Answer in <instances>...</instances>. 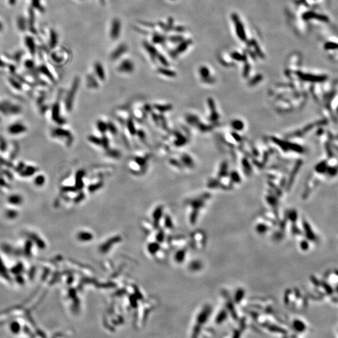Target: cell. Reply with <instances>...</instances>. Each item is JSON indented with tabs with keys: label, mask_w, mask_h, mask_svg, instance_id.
<instances>
[{
	"label": "cell",
	"mask_w": 338,
	"mask_h": 338,
	"mask_svg": "<svg viewBox=\"0 0 338 338\" xmlns=\"http://www.w3.org/2000/svg\"><path fill=\"white\" fill-rule=\"evenodd\" d=\"M94 69L95 71H96V74L99 78L101 79H104L105 73L102 65L100 62H96L94 65Z\"/></svg>",
	"instance_id": "cell-6"
},
{
	"label": "cell",
	"mask_w": 338,
	"mask_h": 338,
	"mask_svg": "<svg viewBox=\"0 0 338 338\" xmlns=\"http://www.w3.org/2000/svg\"><path fill=\"white\" fill-rule=\"evenodd\" d=\"M122 29V23L120 19L115 18L111 22L110 28V37L113 40H117L120 36Z\"/></svg>",
	"instance_id": "cell-2"
},
{
	"label": "cell",
	"mask_w": 338,
	"mask_h": 338,
	"mask_svg": "<svg viewBox=\"0 0 338 338\" xmlns=\"http://www.w3.org/2000/svg\"><path fill=\"white\" fill-rule=\"evenodd\" d=\"M227 317V313L225 310H222L221 312L218 313L216 318V322L217 324H221L224 322Z\"/></svg>",
	"instance_id": "cell-10"
},
{
	"label": "cell",
	"mask_w": 338,
	"mask_h": 338,
	"mask_svg": "<svg viewBox=\"0 0 338 338\" xmlns=\"http://www.w3.org/2000/svg\"><path fill=\"white\" fill-rule=\"evenodd\" d=\"M127 50V46L126 45L122 44L119 45L117 48L112 52L111 58L113 59H117L119 57L122 56Z\"/></svg>",
	"instance_id": "cell-5"
},
{
	"label": "cell",
	"mask_w": 338,
	"mask_h": 338,
	"mask_svg": "<svg viewBox=\"0 0 338 338\" xmlns=\"http://www.w3.org/2000/svg\"><path fill=\"white\" fill-rule=\"evenodd\" d=\"M135 66L134 62L130 59H123V60L120 63L118 67V70L119 71L123 72V73H130L132 72L134 70Z\"/></svg>",
	"instance_id": "cell-3"
},
{
	"label": "cell",
	"mask_w": 338,
	"mask_h": 338,
	"mask_svg": "<svg viewBox=\"0 0 338 338\" xmlns=\"http://www.w3.org/2000/svg\"><path fill=\"white\" fill-rule=\"evenodd\" d=\"M211 313V308L209 306H205L198 316L197 323V325L195 326L194 331V336H197L201 330V327L203 324L206 322Z\"/></svg>",
	"instance_id": "cell-1"
},
{
	"label": "cell",
	"mask_w": 338,
	"mask_h": 338,
	"mask_svg": "<svg viewBox=\"0 0 338 338\" xmlns=\"http://www.w3.org/2000/svg\"><path fill=\"white\" fill-rule=\"evenodd\" d=\"M144 47L148 52V53L150 55L152 58H156L155 56H157L158 52L153 46L150 45V44L147 43V42H145L144 43Z\"/></svg>",
	"instance_id": "cell-7"
},
{
	"label": "cell",
	"mask_w": 338,
	"mask_h": 338,
	"mask_svg": "<svg viewBox=\"0 0 338 338\" xmlns=\"http://www.w3.org/2000/svg\"><path fill=\"white\" fill-rule=\"evenodd\" d=\"M269 229V225L267 223H260L257 225L256 230L259 234H264Z\"/></svg>",
	"instance_id": "cell-8"
},
{
	"label": "cell",
	"mask_w": 338,
	"mask_h": 338,
	"mask_svg": "<svg viewBox=\"0 0 338 338\" xmlns=\"http://www.w3.org/2000/svg\"><path fill=\"white\" fill-rule=\"evenodd\" d=\"M294 328L299 331H302L304 329V324L299 320H295L293 322Z\"/></svg>",
	"instance_id": "cell-11"
},
{
	"label": "cell",
	"mask_w": 338,
	"mask_h": 338,
	"mask_svg": "<svg viewBox=\"0 0 338 338\" xmlns=\"http://www.w3.org/2000/svg\"><path fill=\"white\" fill-rule=\"evenodd\" d=\"M245 295V292L242 289H239L237 290V292L235 294L234 300L237 304H238L240 302L242 301L243 298Z\"/></svg>",
	"instance_id": "cell-9"
},
{
	"label": "cell",
	"mask_w": 338,
	"mask_h": 338,
	"mask_svg": "<svg viewBox=\"0 0 338 338\" xmlns=\"http://www.w3.org/2000/svg\"><path fill=\"white\" fill-rule=\"evenodd\" d=\"M194 241L196 244V247L198 249H202L205 247L206 244V235L202 231H198L195 233Z\"/></svg>",
	"instance_id": "cell-4"
}]
</instances>
